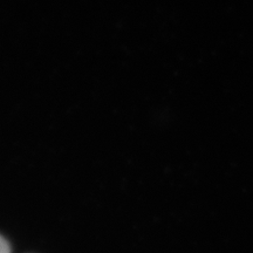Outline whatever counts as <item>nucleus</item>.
Wrapping results in <instances>:
<instances>
[{
	"instance_id": "nucleus-1",
	"label": "nucleus",
	"mask_w": 253,
	"mask_h": 253,
	"mask_svg": "<svg viewBox=\"0 0 253 253\" xmlns=\"http://www.w3.org/2000/svg\"><path fill=\"white\" fill-rule=\"evenodd\" d=\"M0 253H11L8 242L2 236H0Z\"/></svg>"
}]
</instances>
